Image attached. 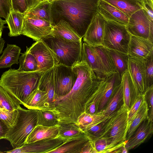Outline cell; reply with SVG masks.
Masks as SVG:
<instances>
[{
	"label": "cell",
	"instance_id": "83f0119b",
	"mask_svg": "<svg viewBox=\"0 0 153 153\" xmlns=\"http://www.w3.org/2000/svg\"><path fill=\"white\" fill-rule=\"evenodd\" d=\"M25 14L12 10L5 19L9 30L8 35L10 37L21 35Z\"/></svg>",
	"mask_w": 153,
	"mask_h": 153
},
{
	"label": "cell",
	"instance_id": "9f6ffc18",
	"mask_svg": "<svg viewBox=\"0 0 153 153\" xmlns=\"http://www.w3.org/2000/svg\"><path fill=\"white\" fill-rule=\"evenodd\" d=\"M43 0H39V1H43Z\"/></svg>",
	"mask_w": 153,
	"mask_h": 153
},
{
	"label": "cell",
	"instance_id": "ba28073f",
	"mask_svg": "<svg viewBox=\"0 0 153 153\" xmlns=\"http://www.w3.org/2000/svg\"><path fill=\"white\" fill-rule=\"evenodd\" d=\"M125 26L131 35L148 39L153 43V21L143 9L133 13Z\"/></svg>",
	"mask_w": 153,
	"mask_h": 153
},
{
	"label": "cell",
	"instance_id": "cb8c5ba5",
	"mask_svg": "<svg viewBox=\"0 0 153 153\" xmlns=\"http://www.w3.org/2000/svg\"><path fill=\"white\" fill-rule=\"evenodd\" d=\"M21 51V48L16 45L7 44L0 57V69L10 67L13 64H18Z\"/></svg>",
	"mask_w": 153,
	"mask_h": 153
},
{
	"label": "cell",
	"instance_id": "e0dca14e",
	"mask_svg": "<svg viewBox=\"0 0 153 153\" xmlns=\"http://www.w3.org/2000/svg\"><path fill=\"white\" fill-rule=\"evenodd\" d=\"M81 61L85 62L88 66L100 79H106L102 63L93 46L82 41Z\"/></svg>",
	"mask_w": 153,
	"mask_h": 153
},
{
	"label": "cell",
	"instance_id": "f5cc1de1",
	"mask_svg": "<svg viewBox=\"0 0 153 153\" xmlns=\"http://www.w3.org/2000/svg\"><path fill=\"white\" fill-rule=\"evenodd\" d=\"M5 42L2 38L0 39V55L4 47Z\"/></svg>",
	"mask_w": 153,
	"mask_h": 153
},
{
	"label": "cell",
	"instance_id": "7dc6e473",
	"mask_svg": "<svg viewBox=\"0 0 153 153\" xmlns=\"http://www.w3.org/2000/svg\"><path fill=\"white\" fill-rule=\"evenodd\" d=\"M12 10L25 14L27 11L26 0H11Z\"/></svg>",
	"mask_w": 153,
	"mask_h": 153
},
{
	"label": "cell",
	"instance_id": "836d02e7",
	"mask_svg": "<svg viewBox=\"0 0 153 153\" xmlns=\"http://www.w3.org/2000/svg\"><path fill=\"white\" fill-rule=\"evenodd\" d=\"M148 111L147 103L144 100L131 122L126 141L129 139L141 123L148 117Z\"/></svg>",
	"mask_w": 153,
	"mask_h": 153
},
{
	"label": "cell",
	"instance_id": "f35d334b",
	"mask_svg": "<svg viewBox=\"0 0 153 153\" xmlns=\"http://www.w3.org/2000/svg\"><path fill=\"white\" fill-rule=\"evenodd\" d=\"M20 105L0 85V108L12 111L17 109Z\"/></svg>",
	"mask_w": 153,
	"mask_h": 153
},
{
	"label": "cell",
	"instance_id": "44dd1931",
	"mask_svg": "<svg viewBox=\"0 0 153 153\" xmlns=\"http://www.w3.org/2000/svg\"><path fill=\"white\" fill-rule=\"evenodd\" d=\"M50 35L67 41L79 42L82 40L70 25L63 20L53 26Z\"/></svg>",
	"mask_w": 153,
	"mask_h": 153
},
{
	"label": "cell",
	"instance_id": "8992f818",
	"mask_svg": "<svg viewBox=\"0 0 153 153\" xmlns=\"http://www.w3.org/2000/svg\"><path fill=\"white\" fill-rule=\"evenodd\" d=\"M43 40L56 53L59 64L72 67L81 61L82 40L67 41L51 35Z\"/></svg>",
	"mask_w": 153,
	"mask_h": 153
},
{
	"label": "cell",
	"instance_id": "6f0895ef",
	"mask_svg": "<svg viewBox=\"0 0 153 153\" xmlns=\"http://www.w3.org/2000/svg\"><path fill=\"white\" fill-rule=\"evenodd\" d=\"M50 0V1H53V0Z\"/></svg>",
	"mask_w": 153,
	"mask_h": 153
},
{
	"label": "cell",
	"instance_id": "30bf717a",
	"mask_svg": "<svg viewBox=\"0 0 153 153\" xmlns=\"http://www.w3.org/2000/svg\"><path fill=\"white\" fill-rule=\"evenodd\" d=\"M55 91L57 97L69 93L76 81L77 74L72 67L59 64L53 68Z\"/></svg>",
	"mask_w": 153,
	"mask_h": 153
},
{
	"label": "cell",
	"instance_id": "f1b7e54d",
	"mask_svg": "<svg viewBox=\"0 0 153 153\" xmlns=\"http://www.w3.org/2000/svg\"><path fill=\"white\" fill-rule=\"evenodd\" d=\"M51 1H41L39 4L31 10L25 16L29 17H36L50 22L51 23Z\"/></svg>",
	"mask_w": 153,
	"mask_h": 153
},
{
	"label": "cell",
	"instance_id": "d6986e66",
	"mask_svg": "<svg viewBox=\"0 0 153 153\" xmlns=\"http://www.w3.org/2000/svg\"><path fill=\"white\" fill-rule=\"evenodd\" d=\"M91 140H93L85 133L66 140L48 153H81L85 146Z\"/></svg>",
	"mask_w": 153,
	"mask_h": 153
},
{
	"label": "cell",
	"instance_id": "52a82bcc",
	"mask_svg": "<svg viewBox=\"0 0 153 153\" xmlns=\"http://www.w3.org/2000/svg\"><path fill=\"white\" fill-rule=\"evenodd\" d=\"M131 36L125 25L107 21L104 28L102 45L108 49L128 54Z\"/></svg>",
	"mask_w": 153,
	"mask_h": 153
},
{
	"label": "cell",
	"instance_id": "e575fe53",
	"mask_svg": "<svg viewBox=\"0 0 153 153\" xmlns=\"http://www.w3.org/2000/svg\"><path fill=\"white\" fill-rule=\"evenodd\" d=\"M19 67L18 71L25 72H32L38 70L37 64L34 56L28 51L22 53L19 58Z\"/></svg>",
	"mask_w": 153,
	"mask_h": 153
},
{
	"label": "cell",
	"instance_id": "7c38bea8",
	"mask_svg": "<svg viewBox=\"0 0 153 153\" xmlns=\"http://www.w3.org/2000/svg\"><path fill=\"white\" fill-rule=\"evenodd\" d=\"M66 140L57 137L54 138L25 143L19 148L4 152L8 153H48L62 145Z\"/></svg>",
	"mask_w": 153,
	"mask_h": 153
},
{
	"label": "cell",
	"instance_id": "5b68a950",
	"mask_svg": "<svg viewBox=\"0 0 153 153\" xmlns=\"http://www.w3.org/2000/svg\"><path fill=\"white\" fill-rule=\"evenodd\" d=\"M128 111L123 104L110 116L98 137H105L111 140V144L107 153H111L118 144L126 141L130 126L128 121Z\"/></svg>",
	"mask_w": 153,
	"mask_h": 153
},
{
	"label": "cell",
	"instance_id": "6da1fadb",
	"mask_svg": "<svg viewBox=\"0 0 153 153\" xmlns=\"http://www.w3.org/2000/svg\"><path fill=\"white\" fill-rule=\"evenodd\" d=\"M73 67L77 74L75 82L69 93L57 97L51 110L59 124L76 123L79 116L85 111L86 102L103 80L85 61H81Z\"/></svg>",
	"mask_w": 153,
	"mask_h": 153
},
{
	"label": "cell",
	"instance_id": "60d3db41",
	"mask_svg": "<svg viewBox=\"0 0 153 153\" xmlns=\"http://www.w3.org/2000/svg\"><path fill=\"white\" fill-rule=\"evenodd\" d=\"M146 89L153 85V53L145 60Z\"/></svg>",
	"mask_w": 153,
	"mask_h": 153
},
{
	"label": "cell",
	"instance_id": "ffe728a7",
	"mask_svg": "<svg viewBox=\"0 0 153 153\" xmlns=\"http://www.w3.org/2000/svg\"><path fill=\"white\" fill-rule=\"evenodd\" d=\"M98 12L107 21H110L126 25L129 17L122 12L103 0H100Z\"/></svg>",
	"mask_w": 153,
	"mask_h": 153
},
{
	"label": "cell",
	"instance_id": "74e56055",
	"mask_svg": "<svg viewBox=\"0 0 153 153\" xmlns=\"http://www.w3.org/2000/svg\"><path fill=\"white\" fill-rule=\"evenodd\" d=\"M59 124L57 117L52 111L46 109L38 110V125L52 126Z\"/></svg>",
	"mask_w": 153,
	"mask_h": 153
},
{
	"label": "cell",
	"instance_id": "f6af8a7d",
	"mask_svg": "<svg viewBox=\"0 0 153 153\" xmlns=\"http://www.w3.org/2000/svg\"><path fill=\"white\" fill-rule=\"evenodd\" d=\"M144 95L148 109V117L153 122V85L146 89Z\"/></svg>",
	"mask_w": 153,
	"mask_h": 153
},
{
	"label": "cell",
	"instance_id": "d6a6232c",
	"mask_svg": "<svg viewBox=\"0 0 153 153\" xmlns=\"http://www.w3.org/2000/svg\"><path fill=\"white\" fill-rule=\"evenodd\" d=\"M85 133L76 123H68L59 124L57 137L66 141Z\"/></svg>",
	"mask_w": 153,
	"mask_h": 153
},
{
	"label": "cell",
	"instance_id": "816d5d0a",
	"mask_svg": "<svg viewBox=\"0 0 153 153\" xmlns=\"http://www.w3.org/2000/svg\"><path fill=\"white\" fill-rule=\"evenodd\" d=\"M27 9L26 13L37 6L41 1L39 0H26Z\"/></svg>",
	"mask_w": 153,
	"mask_h": 153
},
{
	"label": "cell",
	"instance_id": "7402d4cb",
	"mask_svg": "<svg viewBox=\"0 0 153 153\" xmlns=\"http://www.w3.org/2000/svg\"><path fill=\"white\" fill-rule=\"evenodd\" d=\"M59 124L52 126L37 125L28 136L25 143L56 137L59 133Z\"/></svg>",
	"mask_w": 153,
	"mask_h": 153
},
{
	"label": "cell",
	"instance_id": "603a6c76",
	"mask_svg": "<svg viewBox=\"0 0 153 153\" xmlns=\"http://www.w3.org/2000/svg\"><path fill=\"white\" fill-rule=\"evenodd\" d=\"M121 82V78L117 72L104 79V94L99 106L98 112L101 111L104 109L114 90Z\"/></svg>",
	"mask_w": 153,
	"mask_h": 153
},
{
	"label": "cell",
	"instance_id": "4dcf8cb0",
	"mask_svg": "<svg viewBox=\"0 0 153 153\" xmlns=\"http://www.w3.org/2000/svg\"><path fill=\"white\" fill-rule=\"evenodd\" d=\"M107 49L116 72L122 78L123 74L128 69L129 56L127 54Z\"/></svg>",
	"mask_w": 153,
	"mask_h": 153
},
{
	"label": "cell",
	"instance_id": "f907efd6",
	"mask_svg": "<svg viewBox=\"0 0 153 153\" xmlns=\"http://www.w3.org/2000/svg\"><path fill=\"white\" fill-rule=\"evenodd\" d=\"M9 127L0 118V140L5 139Z\"/></svg>",
	"mask_w": 153,
	"mask_h": 153
},
{
	"label": "cell",
	"instance_id": "2e32d148",
	"mask_svg": "<svg viewBox=\"0 0 153 153\" xmlns=\"http://www.w3.org/2000/svg\"><path fill=\"white\" fill-rule=\"evenodd\" d=\"M38 88L46 93L43 109L52 110L58 97L55 91L53 68L43 73L40 79Z\"/></svg>",
	"mask_w": 153,
	"mask_h": 153
},
{
	"label": "cell",
	"instance_id": "3957f363",
	"mask_svg": "<svg viewBox=\"0 0 153 153\" xmlns=\"http://www.w3.org/2000/svg\"><path fill=\"white\" fill-rule=\"evenodd\" d=\"M43 73L38 71L22 72L10 68L2 75L0 85L17 102L24 106L32 93L38 88Z\"/></svg>",
	"mask_w": 153,
	"mask_h": 153
},
{
	"label": "cell",
	"instance_id": "1f68e13d",
	"mask_svg": "<svg viewBox=\"0 0 153 153\" xmlns=\"http://www.w3.org/2000/svg\"><path fill=\"white\" fill-rule=\"evenodd\" d=\"M93 47L101 60L106 79L116 73L108 49L103 45Z\"/></svg>",
	"mask_w": 153,
	"mask_h": 153
},
{
	"label": "cell",
	"instance_id": "ee69618b",
	"mask_svg": "<svg viewBox=\"0 0 153 153\" xmlns=\"http://www.w3.org/2000/svg\"><path fill=\"white\" fill-rule=\"evenodd\" d=\"M17 114V109L11 111L0 108V118L9 127L13 124Z\"/></svg>",
	"mask_w": 153,
	"mask_h": 153
},
{
	"label": "cell",
	"instance_id": "c3c4849f",
	"mask_svg": "<svg viewBox=\"0 0 153 153\" xmlns=\"http://www.w3.org/2000/svg\"><path fill=\"white\" fill-rule=\"evenodd\" d=\"M142 7L150 19L153 21V0H143Z\"/></svg>",
	"mask_w": 153,
	"mask_h": 153
},
{
	"label": "cell",
	"instance_id": "8fae6325",
	"mask_svg": "<svg viewBox=\"0 0 153 153\" xmlns=\"http://www.w3.org/2000/svg\"><path fill=\"white\" fill-rule=\"evenodd\" d=\"M53 28L50 22L36 17L24 16L21 34L36 41L43 40L50 35Z\"/></svg>",
	"mask_w": 153,
	"mask_h": 153
},
{
	"label": "cell",
	"instance_id": "681fc988",
	"mask_svg": "<svg viewBox=\"0 0 153 153\" xmlns=\"http://www.w3.org/2000/svg\"><path fill=\"white\" fill-rule=\"evenodd\" d=\"M81 153H97L94 140H91L89 141L83 147Z\"/></svg>",
	"mask_w": 153,
	"mask_h": 153
},
{
	"label": "cell",
	"instance_id": "8d00e7d4",
	"mask_svg": "<svg viewBox=\"0 0 153 153\" xmlns=\"http://www.w3.org/2000/svg\"><path fill=\"white\" fill-rule=\"evenodd\" d=\"M45 95V91L37 88L31 94L24 106L28 109H43Z\"/></svg>",
	"mask_w": 153,
	"mask_h": 153
},
{
	"label": "cell",
	"instance_id": "4fadbf2b",
	"mask_svg": "<svg viewBox=\"0 0 153 153\" xmlns=\"http://www.w3.org/2000/svg\"><path fill=\"white\" fill-rule=\"evenodd\" d=\"M128 70L135 88V97L139 95L144 94L146 89L145 60H141L129 56Z\"/></svg>",
	"mask_w": 153,
	"mask_h": 153
},
{
	"label": "cell",
	"instance_id": "ac0fdd59",
	"mask_svg": "<svg viewBox=\"0 0 153 153\" xmlns=\"http://www.w3.org/2000/svg\"><path fill=\"white\" fill-rule=\"evenodd\" d=\"M153 132V122L148 117L139 126L133 135L126 141L125 147L127 150L137 147L151 136Z\"/></svg>",
	"mask_w": 153,
	"mask_h": 153
},
{
	"label": "cell",
	"instance_id": "bcb514c9",
	"mask_svg": "<svg viewBox=\"0 0 153 153\" xmlns=\"http://www.w3.org/2000/svg\"><path fill=\"white\" fill-rule=\"evenodd\" d=\"M12 10L11 0H0V17L6 19Z\"/></svg>",
	"mask_w": 153,
	"mask_h": 153
},
{
	"label": "cell",
	"instance_id": "11a10c76",
	"mask_svg": "<svg viewBox=\"0 0 153 153\" xmlns=\"http://www.w3.org/2000/svg\"><path fill=\"white\" fill-rule=\"evenodd\" d=\"M2 29H0V39L1 38V36L2 34Z\"/></svg>",
	"mask_w": 153,
	"mask_h": 153
},
{
	"label": "cell",
	"instance_id": "d590c367",
	"mask_svg": "<svg viewBox=\"0 0 153 153\" xmlns=\"http://www.w3.org/2000/svg\"><path fill=\"white\" fill-rule=\"evenodd\" d=\"M110 117H106L103 114L92 123L81 129L94 140L100 135Z\"/></svg>",
	"mask_w": 153,
	"mask_h": 153
},
{
	"label": "cell",
	"instance_id": "5bb4252c",
	"mask_svg": "<svg viewBox=\"0 0 153 153\" xmlns=\"http://www.w3.org/2000/svg\"><path fill=\"white\" fill-rule=\"evenodd\" d=\"M107 20L99 13L95 15L83 37V41L92 46L102 45Z\"/></svg>",
	"mask_w": 153,
	"mask_h": 153
},
{
	"label": "cell",
	"instance_id": "9c48e42d",
	"mask_svg": "<svg viewBox=\"0 0 153 153\" xmlns=\"http://www.w3.org/2000/svg\"><path fill=\"white\" fill-rule=\"evenodd\" d=\"M27 47L36 60L38 71L44 73L59 64L57 55L43 40L36 41Z\"/></svg>",
	"mask_w": 153,
	"mask_h": 153
},
{
	"label": "cell",
	"instance_id": "b9f144b4",
	"mask_svg": "<svg viewBox=\"0 0 153 153\" xmlns=\"http://www.w3.org/2000/svg\"><path fill=\"white\" fill-rule=\"evenodd\" d=\"M97 153H107L111 144V140L105 137H99L94 139Z\"/></svg>",
	"mask_w": 153,
	"mask_h": 153
},
{
	"label": "cell",
	"instance_id": "d4e9b609",
	"mask_svg": "<svg viewBox=\"0 0 153 153\" xmlns=\"http://www.w3.org/2000/svg\"><path fill=\"white\" fill-rule=\"evenodd\" d=\"M121 82L123 86V104L129 110L135 97V91L131 78L128 69L122 77Z\"/></svg>",
	"mask_w": 153,
	"mask_h": 153
},
{
	"label": "cell",
	"instance_id": "7bdbcfd3",
	"mask_svg": "<svg viewBox=\"0 0 153 153\" xmlns=\"http://www.w3.org/2000/svg\"><path fill=\"white\" fill-rule=\"evenodd\" d=\"M144 100V94L139 95L134 97L128 112V121L130 125Z\"/></svg>",
	"mask_w": 153,
	"mask_h": 153
},
{
	"label": "cell",
	"instance_id": "f546056e",
	"mask_svg": "<svg viewBox=\"0 0 153 153\" xmlns=\"http://www.w3.org/2000/svg\"><path fill=\"white\" fill-rule=\"evenodd\" d=\"M104 79L102 80L97 89L86 102L84 112L92 115L98 112L99 106L104 94Z\"/></svg>",
	"mask_w": 153,
	"mask_h": 153
},
{
	"label": "cell",
	"instance_id": "680465c9",
	"mask_svg": "<svg viewBox=\"0 0 153 153\" xmlns=\"http://www.w3.org/2000/svg\"><path fill=\"white\" fill-rule=\"evenodd\" d=\"M142 0V1L143 0Z\"/></svg>",
	"mask_w": 153,
	"mask_h": 153
},
{
	"label": "cell",
	"instance_id": "277c9868",
	"mask_svg": "<svg viewBox=\"0 0 153 153\" xmlns=\"http://www.w3.org/2000/svg\"><path fill=\"white\" fill-rule=\"evenodd\" d=\"M15 122L9 127L5 139L13 149L24 145L29 135L38 125V110L23 108L20 106Z\"/></svg>",
	"mask_w": 153,
	"mask_h": 153
},
{
	"label": "cell",
	"instance_id": "ab89813d",
	"mask_svg": "<svg viewBox=\"0 0 153 153\" xmlns=\"http://www.w3.org/2000/svg\"><path fill=\"white\" fill-rule=\"evenodd\" d=\"M102 115L100 112L93 115L84 112L79 116L76 123L82 128L92 123Z\"/></svg>",
	"mask_w": 153,
	"mask_h": 153
},
{
	"label": "cell",
	"instance_id": "91938a15",
	"mask_svg": "<svg viewBox=\"0 0 153 153\" xmlns=\"http://www.w3.org/2000/svg\"></svg>",
	"mask_w": 153,
	"mask_h": 153
},
{
	"label": "cell",
	"instance_id": "484cf974",
	"mask_svg": "<svg viewBox=\"0 0 153 153\" xmlns=\"http://www.w3.org/2000/svg\"><path fill=\"white\" fill-rule=\"evenodd\" d=\"M114 6L129 17L134 13L142 8L140 0H103Z\"/></svg>",
	"mask_w": 153,
	"mask_h": 153
},
{
	"label": "cell",
	"instance_id": "9a60e30c",
	"mask_svg": "<svg viewBox=\"0 0 153 153\" xmlns=\"http://www.w3.org/2000/svg\"><path fill=\"white\" fill-rule=\"evenodd\" d=\"M153 53V44L148 39L131 35L128 45L129 57L145 60Z\"/></svg>",
	"mask_w": 153,
	"mask_h": 153
},
{
	"label": "cell",
	"instance_id": "4316f807",
	"mask_svg": "<svg viewBox=\"0 0 153 153\" xmlns=\"http://www.w3.org/2000/svg\"><path fill=\"white\" fill-rule=\"evenodd\" d=\"M123 86L121 82L114 90L106 105L100 112L106 117H110L120 107L121 105H120L123 102Z\"/></svg>",
	"mask_w": 153,
	"mask_h": 153
},
{
	"label": "cell",
	"instance_id": "7a4b0ae2",
	"mask_svg": "<svg viewBox=\"0 0 153 153\" xmlns=\"http://www.w3.org/2000/svg\"><path fill=\"white\" fill-rule=\"evenodd\" d=\"M100 0L51 1V24L61 20L67 22L82 39L95 15Z\"/></svg>",
	"mask_w": 153,
	"mask_h": 153
},
{
	"label": "cell",
	"instance_id": "db71d44e",
	"mask_svg": "<svg viewBox=\"0 0 153 153\" xmlns=\"http://www.w3.org/2000/svg\"><path fill=\"white\" fill-rule=\"evenodd\" d=\"M6 23V21L5 20H2L0 17V29H2L5 27L4 25Z\"/></svg>",
	"mask_w": 153,
	"mask_h": 153
}]
</instances>
